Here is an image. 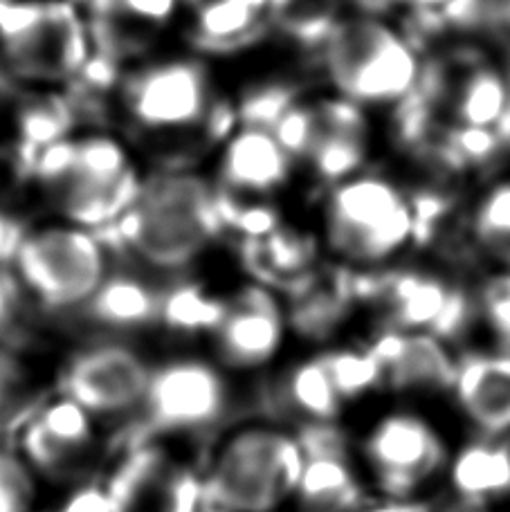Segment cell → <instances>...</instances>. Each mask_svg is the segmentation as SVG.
<instances>
[{
	"label": "cell",
	"mask_w": 510,
	"mask_h": 512,
	"mask_svg": "<svg viewBox=\"0 0 510 512\" xmlns=\"http://www.w3.org/2000/svg\"><path fill=\"white\" fill-rule=\"evenodd\" d=\"M147 171L122 133L84 128L54 135L34 155V191L54 218L111 232L133 205Z\"/></svg>",
	"instance_id": "1"
},
{
	"label": "cell",
	"mask_w": 510,
	"mask_h": 512,
	"mask_svg": "<svg viewBox=\"0 0 510 512\" xmlns=\"http://www.w3.org/2000/svg\"><path fill=\"white\" fill-rule=\"evenodd\" d=\"M223 221V203L209 171L169 167L147 171L111 234L142 265L182 270L214 243Z\"/></svg>",
	"instance_id": "2"
},
{
	"label": "cell",
	"mask_w": 510,
	"mask_h": 512,
	"mask_svg": "<svg viewBox=\"0 0 510 512\" xmlns=\"http://www.w3.org/2000/svg\"><path fill=\"white\" fill-rule=\"evenodd\" d=\"M322 243L358 272L391 268L421 236V214L409 191L387 173L362 169L324 189Z\"/></svg>",
	"instance_id": "3"
},
{
	"label": "cell",
	"mask_w": 510,
	"mask_h": 512,
	"mask_svg": "<svg viewBox=\"0 0 510 512\" xmlns=\"http://www.w3.org/2000/svg\"><path fill=\"white\" fill-rule=\"evenodd\" d=\"M320 61L326 90L371 115L405 104L425 75L414 43L371 12L335 18L324 30Z\"/></svg>",
	"instance_id": "4"
},
{
	"label": "cell",
	"mask_w": 510,
	"mask_h": 512,
	"mask_svg": "<svg viewBox=\"0 0 510 512\" xmlns=\"http://www.w3.org/2000/svg\"><path fill=\"white\" fill-rule=\"evenodd\" d=\"M306 468L297 432L275 423L236 425L212 447L203 474L207 506L279 512L295 499Z\"/></svg>",
	"instance_id": "5"
},
{
	"label": "cell",
	"mask_w": 510,
	"mask_h": 512,
	"mask_svg": "<svg viewBox=\"0 0 510 512\" xmlns=\"http://www.w3.org/2000/svg\"><path fill=\"white\" fill-rule=\"evenodd\" d=\"M95 54L88 16L77 0H0V70L16 86H68Z\"/></svg>",
	"instance_id": "6"
},
{
	"label": "cell",
	"mask_w": 510,
	"mask_h": 512,
	"mask_svg": "<svg viewBox=\"0 0 510 512\" xmlns=\"http://www.w3.org/2000/svg\"><path fill=\"white\" fill-rule=\"evenodd\" d=\"M126 131L149 142L196 137L212 124L216 84L209 63L191 52H162L131 63L117 88Z\"/></svg>",
	"instance_id": "7"
},
{
	"label": "cell",
	"mask_w": 510,
	"mask_h": 512,
	"mask_svg": "<svg viewBox=\"0 0 510 512\" xmlns=\"http://www.w3.org/2000/svg\"><path fill=\"white\" fill-rule=\"evenodd\" d=\"M9 270L39 306L79 310L113 272L111 245L102 232L50 216L25 227Z\"/></svg>",
	"instance_id": "8"
},
{
	"label": "cell",
	"mask_w": 510,
	"mask_h": 512,
	"mask_svg": "<svg viewBox=\"0 0 510 512\" xmlns=\"http://www.w3.org/2000/svg\"><path fill=\"white\" fill-rule=\"evenodd\" d=\"M353 297L376 308L380 331L430 333L445 344L466 340L479 322L477 290L423 268H382L360 272Z\"/></svg>",
	"instance_id": "9"
},
{
	"label": "cell",
	"mask_w": 510,
	"mask_h": 512,
	"mask_svg": "<svg viewBox=\"0 0 510 512\" xmlns=\"http://www.w3.org/2000/svg\"><path fill=\"white\" fill-rule=\"evenodd\" d=\"M371 113L326 90L293 102L272 124L281 144L293 155L302 176L331 187L367 169L371 153Z\"/></svg>",
	"instance_id": "10"
},
{
	"label": "cell",
	"mask_w": 510,
	"mask_h": 512,
	"mask_svg": "<svg viewBox=\"0 0 510 512\" xmlns=\"http://www.w3.org/2000/svg\"><path fill=\"white\" fill-rule=\"evenodd\" d=\"M360 456L385 499H418L448 472L450 450L430 420L416 411H389L362 438Z\"/></svg>",
	"instance_id": "11"
},
{
	"label": "cell",
	"mask_w": 510,
	"mask_h": 512,
	"mask_svg": "<svg viewBox=\"0 0 510 512\" xmlns=\"http://www.w3.org/2000/svg\"><path fill=\"white\" fill-rule=\"evenodd\" d=\"M223 212L230 205H268L288 194L302 176L293 155L272 126L245 124L234 128L218 146L209 169Z\"/></svg>",
	"instance_id": "12"
},
{
	"label": "cell",
	"mask_w": 510,
	"mask_h": 512,
	"mask_svg": "<svg viewBox=\"0 0 510 512\" xmlns=\"http://www.w3.org/2000/svg\"><path fill=\"white\" fill-rule=\"evenodd\" d=\"M230 389L216 364L178 358L153 369L142 402L144 420L153 434H187L212 427L227 409Z\"/></svg>",
	"instance_id": "13"
},
{
	"label": "cell",
	"mask_w": 510,
	"mask_h": 512,
	"mask_svg": "<svg viewBox=\"0 0 510 512\" xmlns=\"http://www.w3.org/2000/svg\"><path fill=\"white\" fill-rule=\"evenodd\" d=\"M445 120L466 133H490L510 113V70L495 54L459 48L441 66L436 86Z\"/></svg>",
	"instance_id": "14"
},
{
	"label": "cell",
	"mask_w": 510,
	"mask_h": 512,
	"mask_svg": "<svg viewBox=\"0 0 510 512\" xmlns=\"http://www.w3.org/2000/svg\"><path fill=\"white\" fill-rule=\"evenodd\" d=\"M153 369L138 351L99 344L77 353L61 376V393L93 416H120L142 409Z\"/></svg>",
	"instance_id": "15"
},
{
	"label": "cell",
	"mask_w": 510,
	"mask_h": 512,
	"mask_svg": "<svg viewBox=\"0 0 510 512\" xmlns=\"http://www.w3.org/2000/svg\"><path fill=\"white\" fill-rule=\"evenodd\" d=\"M288 333V313L266 286H248L225 304L212 331L216 360L227 369L254 371L279 355Z\"/></svg>",
	"instance_id": "16"
},
{
	"label": "cell",
	"mask_w": 510,
	"mask_h": 512,
	"mask_svg": "<svg viewBox=\"0 0 510 512\" xmlns=\"http://www.w3.org/2000/svg\"><path fill=\"white\" fill-rule=\"evenodd\" d=\"M382 371V391L405 396H450L459 358L430 333L378 331L369 342Z\"/></svg>",
	"instance_id": "17"
},
{
	"label": "cell",
	"mask_w": 510,
	"mask_h": 512,
	"mask_svg": "<svg viewBox=\"0 0 510 512\" xmlns=\"http://www.w3.org/2000/svg\"><path fill=\"white\" fill-rule=\"evenodd\" d=\"M187 0H84L95 48L120 57H140V50L182 30Z\"/></svg>",
	"instance_id": "18"
},
{
	"label": "cell",
	"mask_w": 510,
	"mask_h": 512,
	"mask_svg": "<svg viewBox=\"0 0 510 512\" xmlns=\"http://www.w3.org/2000/svg\"><path fill=\"white\" fill-rule=\"evenodd\" d=\"M450 396L479 436H510V353L463 355Z\"/></svg>",
	"instance_id": "19"
},
{
	"label": "cell",
	"mask_w": 510,
	"mask_h": 512,
	"mask_svg": "<svg viewBox=\"0 0 510 512\" xmlns=\"http://www.w3.org/2000/svg\"><path fill=\"white\" fill-rule=\"evenodd\" d=\"M448 483L461 508L510 499V436H479L450 456Z\"/></svg>",
	"instance_id": "20"
},
{
	"label": "cell",
	"mask_w": 510,
	"mask_h": 512,
	"mask_svg": "<svg viewBox=\"0 0 510 512\" xmlns=\"http://www.w3.org/2000/svg\"><path fill=\"white\" fill-rule=\"evenodd\" d=\"M277 0H187L185 30L203 48H232L261 30Z\"/></svg>",
	"instance_id": "21"
},
{
	"label": "cell",
	"mask_w": 510,
	"mask_h": 512,
	"mask_svg": "<svg viewBox=\"0 0 510 512\" xmlns=\"http://www.w3.org/2000/svg\"><path fill=\"white\" fill-rule=\"evenodd\" d=\"M293 501L299 512H362L369 504L351 452L308 454Z\"/></svg>",
	"instance_id": "22"
},
{
	"label": "cell",
	"mask_w": 510,
	"mask_h": 512,
	"mask_svg": "<svg viewBox=\"0 0 510 512\" xmlns=\"http://www.w3.org/2000/svg\"><path fill=\"white\" fill-rule=\"evenodd\" d=\"M162 295L158 286L133 272H111L99 290L81 306L88 322L111 331H135L160 322Z\"/></svg>",
	"instance_id": "23"
},
{
	"label": "cell",
	"mask_w": 510,
	"mask_h": 512,
	"mask_svg": "<svg viewBox=\"0 0 510 512\" xmlns=\"http://www.w3.org/2000/svg\"><path fill=\"white\" fill-rule=\"evenodd\" d=\"M277 398L286 414L302 423L299 427L338 423L346 405L322 355L293 364L279 382Z\"/></svg>",
	"instance_id": "24"
},
{
	"label": "cell",
	"mask_w": 510,
	"mask_h": 512,
	"mask_svg": "<svg viewBox=\"0 0 510 512\" xmlns=\"http://www.w3.org/2000/svg\"><path fill=\"white\" fill-rule=\"evenodd\" d=\"M468 239L497 270L510 272V173L490 180L470 200Z\"/></svg>",
	"instance_id": "25"
},
{
	"label": "cell",
	"mask_w": 510,
	"mask_h": 512,
	"mask_svg": "<svg viewBox=\"0 0 510 512\" xmlns=\"http://www.w3.org/2000/svg\"><path fill=\"white\" fill-rule=\"evenodd\" d=\"M32 420L43 429V434L77 465L86 459L95 445V416L72 400L66 393L43 402L32 411Z\"/></svg>",
	"instance_id": "26"
},
{
	"label": "cell",
	"mask_w": 510,
	"mask_h": 512,
	"mask_svg": "<svg viewBox=\"0 0 510 512\" xmlns=\"http://www.w3.org/2000/svg\"><path fill=\"white\" fill-rule=\"evenodd\" d=\"M322 358L344 402L360 400L369 393L382 391V371L369 344L362 349L360 346L333 349L322 353Z\"/></svg>",
	"instance_id": "27"
},
{
	"label": "cell",
	"mask_w": 510,
	"mask_h": 512,
	"mask_svg": "<svg viewBox=\"0 0 510 512\" xmlns=\"http://www.w3.org/2000/svg\"><path fill=\"white\" fill-rule=\"evenodd\" d=\"M223 313L225 304L221 301L205 295L198 286L182 283L162 295L160 322L182 333H212L223 319Z\"/></svg>",
	"instance_id": "28"
},
{
	"label": "cell",
	"mask_w": 510,
	"mask_h": 512,
	"mask_svg": "<svg viewBox=\"0 0 510 512\" xmlns=\"http://www.w3.org/2000/svg\"><path fill=\"white\" fill-rule=\"evenodd\" d=\"M353 301V288L346 292H315L290 308L288 324L308 340H326L346 322Z\"/></svg>",
	"instance_id": "29"
},
{
	"label": "cell",
	"mask_w": 510,
	"mask_h": 512,
	"mask_svg": "<svg viewBox=\"0 0 510 512\" xmlns=\"http://www.w3.org/2000/svg\"><path fill=\"white\" fill-rule=\"evenodd\" d=\"M479 322L493 337L497 351L510 353V272L495 270L477 288Z\"/></svg>",
	"instance_id": "30"
},
{
	"label": "cell",
	"mask_w": 510,
	"mask_h": 512,
	"mask_svg": "<svg viewBox=\"0 0 510 512\" xmlns=\"http://www.w3.org/2000/svg\"><path fill=\"white\" fill-rule=\"evenodd\" d=\"M34 497V470L16 450H0V512H30Z\"/></svg>",
	"instance_id": "31"
},
{
	"label": "cell",
	"mask_w": 510,
	"mask_h": 512,
	"mask_svg": "<svg viewBox=\"0 0 510 512\" xmlns=\"http://www.w3.org/2000/svg\"><path fill=\"white\" fill-rule=\"evenodd\" d=\"M21 371L12 355L0 353V427L16 416L18 400H21Z\"/></svg>",
	"instance_id": "32"
},
{
	"label": "cell",
	"mask_w": 510,
	"mask_h": 512,
	"mask_svg": "<svg viewBox=\"0 0 510 512\" xmlns=\"http://www.w3.org/2000/svg\"><path fill=\"white\" fill-rule=\"evenodd\" d=\"M25 299V292L21 283L16 281L14 272L9 265L0 268V337L12 331L21 315V304Z\"/></svg>",
	"instance_id": "33"
},
{
	"label": "cell",
	"mask_w": 510,
	"mask_h": 512,
	"mask_svg": "<svg viewBox=\"0 0 510 512\" xmlns=\"http://www.w3.org/2000/svg\"><path fill=\"white\" fill-rule=\"evenodd\" d=\"M59 512H117L106 488L102 486H86L77 490Z\"/></svg>",
	"instance_id": "34"
},
{
	"label": "cell",
	"mask_w": 510,
	"mask_h": 512,
	"mask_svg": "<svg viewBox=\"0 0 510 512\" xmlns=\"http://www.w3.org/2000/svg\"><path fill=\"white\" fill-rule=\"evenodd\" d=\"M25 225L16 221L14 214L0 207V268L12 263V256L16 252V245L21 241Z\"/></svg>",
	"instance_id": "35"
},
{
	"label": "cell",
	"mask_w": 510,
	"mask_h": 512,
	"mask_svg": "<svg viewBox=\"0 0 510 512\" xmlns=\"http://www.w3.org/2000/svg\"><path fill=\"white\" fill-rule=\"evenodd\" d=\"M362 512H434V508L418 499H385L380 497L376 504L369 501Z\"/></svg>",
	"instance_id": "36"
},
{
	"label": "cell",
	"mask_w": 510,
	"mask_h": 512,
	"mask_svg": "<svg viewBox=\"0 0 510 512\" xmlns=\"http://www.w3.org/2000/svg\"><path fill=\"white\" fill-rule=\"evenodd\" d=\"M497 9H499V16H502L510 25V0H497Z\"/></svg>",
	"instance_id": "37"
},
{
	"label": "cell",
	"mask_w": 510,
	"mask_h": 512,
	"mask_svg": "<svg viewBox=\"0 0 510 512\" xmlns=\"http://www.w3.org/2000/svg\"><path fill=\"white\" fill-rule=\"evenodd\" d=\"M457 512H490V510H488V508H461V506H459Z\"/></svg>",
	"instance_id": "38"
}]
</instances>
